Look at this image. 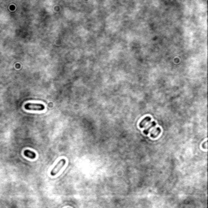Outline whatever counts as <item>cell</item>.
Masks as SVG:
<instances>
[{"mask_svg":"<svg viewBox=\"0 0 208 208\" xmlns=\"http://www.w3.org/2000/svg\"><path fill=\"white\" fill-rule=\"evenodd\" d=\"M65 163H66V160H65L64 159H62L61 160L59 161V163L55 166L54 168L51 170V176H56L59 173V172L60 171V169L65 165Z\"/></svg>","mask_w":208,"mask_h":208,"instance_id":"2","label":"cell"},{"mask_svg":"<svg viewBox=\"0 0 208 208\" xmlns=\"http://www.w3.org/2000/svg\"><path fill=\"white\" fill-rule=\"evenodd\" d=\"M160 133H161V129L160 128H156V129H154V130H153V131L151 132L150 137L152 138H155L160 134Z\"/></svg>","mask_w":208,"mask_h":208,"instance_id":"5","label":"cell"},{"mask_svg":"<svg viewBox=\"0 0 208 208\" xmlns=\"http://www.w3.org/2000/svg\"><path fill=\"white\" fill-rule=\"evenodd\" d=\"M24 108L29 111H43L45 109V106L41 103H26Z\"/></svg>","mask_w":208,"mask_h":208,"instance_id":"1","label":"cell"},{"mask_svg":"<svg viewBox=\"0 0 208 208\" xmlns=\"http://www.w3.org/2000/svg\"><path fill=\"white\" fill-rule=\"evenodd\" d=\"M203 148L205 149V150H207V141L204 142V144H203Z\"/></svg>","mask_w":208,"mask_h":208,"instance_id":"7","label":"cell"},{"mask_svg":"<svg viewBox=\"0 0 208 208\" xmlns=\"http://www.w3.org/2000/svg\"><path fill=\"white\" fill-rule=\"evenodd\" d=\"M151 120V117L150 116H146V117H145L143 120H142L140 123H139V127H140L141 129H143L145 128V126H146L147 124L150 122V121Z\"/></svg>","mask_w":208,"mask_h":208,"instance_id":"3","label":"cell"},{"mask_svg":"<svg viewBox=\"0 0 208 208\" xmlns=\"http://www.w3.org/2000/svg\"><path fill=\"white\" fill-rule=\"evenodd\" d=\"M155 125H156V122H155V121H153V122H152V123L150 124V125H149V126L147 127V128L144 130V133H145V134H148L149 132H150V130L152 128H153V127H154Z\"/></svg>","mask_w":208,"mask_h":208,"instance_id":"6","label":"cell"},{"mask_svg":"<svg viewBox=\"0 0 208 208\" xmlns=\"http://www.w3.org/2000/svg\"><path fill=\"white\" fill-rule=\"evenodd\" d=\"M24 155H25L27 158H29V159H35V158H36V154L34 153L33 151H32V150H24Z\"/></svg>","mask_w":208,"mask_h":208,"instance_id":"4","label":"cell"}]
</instances>
